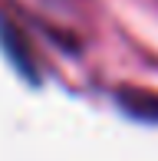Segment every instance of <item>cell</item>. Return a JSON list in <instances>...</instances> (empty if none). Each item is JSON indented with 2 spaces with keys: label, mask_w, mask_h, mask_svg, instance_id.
I'll use <instances>...</instances> for the list:
<instances>
[{
  "label": "cell",
  "mask_w": 158,
  "mask_h": 161,
  "mask_svg": "<svg viewBox=\"0 0 158 161\" xmlns=\"http://www.w3.org/2000/svg\"><path fill=\"white\" fill-rule=\"evenodd\" d=\"M116 102L125 108V115H132V119L158 122V96H148V92H138V89H125V92L116 96Z\"/></svg>",
  "instance_id": "1"
}]
</instances>
